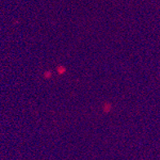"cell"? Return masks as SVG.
Here are the masks:
<instances>
[{
	"label": "cell",
	"mask_w": 160,
	"mask_h": 160,
	"mask_svg": "<svg viewBox=\"0 0 160 160\" xmlns=\"http://www.w3.org/2000/svg\"><path fill=\"white\" fill-rule=\"evenodd\" d=\"M101 109H102V111H103L104 114H109L113 109V105L110 102L105 101L101 106Z\"/></svg>",
	"instance_id": "6da1fadb"
},
{
	"label": "cell",
	"mask_w": 160,
	"mask_h": 160,
	"mask_svg": "<svg viewBox=\"0 0 160 160\" xmlns=\"http://www.w3.org/2000/svg\"><path fill=\"white\" fill-rule=\"evenodd\" d=\"M43 77H44L45 79H50L52 77V72L50 71V70L45 71L44 74H43Z\"/></svg>",
	"instance_id": "3957f363"
},
{
	"label": "cell",
	"mask_w": 160,
	"mask_h": 160,
	"mask_svg": "<svg viewBox=\"0 0 160 160\" xmlns=\"http://www.w3.org/2000/svg\"><path fill=\"white\" fill-rule=\"evenodd\" d=\"M56 73H57L58 75H64L66 73L67 69H66V67L64 66V65H58L56 67Z\"/></svg>",
	"instance_id": "7a4b0ae2"
}]
</instances>
